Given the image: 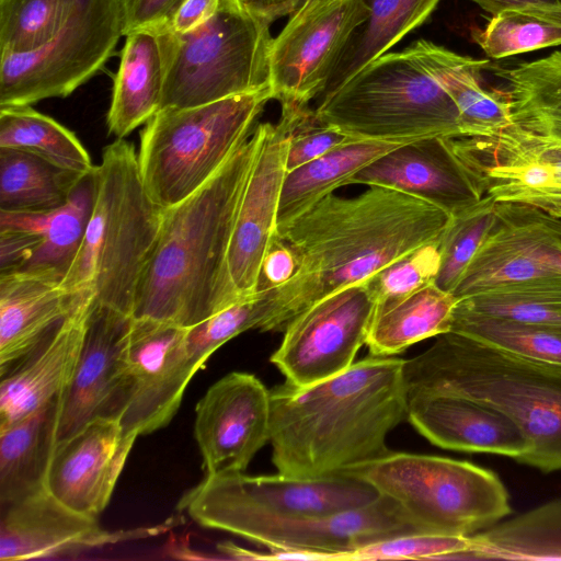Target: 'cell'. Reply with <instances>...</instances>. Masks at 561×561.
<instances>
[{
	"instance_id": "8d00e7d4",
	"label": "cell",
	"mask_w": 561,
	"mask_h": 561,
	"mask_svg": "<svg viewBox=\"0 0 561 561\" xmlns=\"http://www.w3.org/2000/svg\"><path fill=\"white\" fill-rule=\"evenodd\" d=\"M474 42L494 59L561 45V4L530 3L492 15Z\"/></svg>"
},
{
	"instance_id": "6da1fadb",
	"label": "cell",
	"mask_w": 561,
	"mask_h": 561,
	"mask_svg": "<svg viewBox=\"0 0 561 561\" xmlns=\"http://www.w3.org/2000/svg\"><path fill=\"white\" fill-rule=\"evenodd\" d=\"M450 215L407 193L371 185L355 197L329 194L275 231L294 250V276L267 293L262 332H284L301 312L437 241Z\"/></svg>"
},
{
	"instance_id": "7a4b0ae2",
	"label": "cell",
	"mask_w": 561,
	"mask_h": 561,
	"mask_svg": "<svg viewBox=\"0 0 561 561\" xmlns=\"http://www.w3.org/2000/svg\"><path fill=\"white\" fill-rule=\"evenodd\" d=\"M404 362L369 355L322 381L270 390L278 473L321 478L387 455L388 434L408 416Z\"/></svg>"
},
{
	"instance_id": "816d5d0a",
	"label": "cell",
	"mask_w": 561,
	"mask_h": 561,
	"mask_svg": "<svg viewBox=\"0 0 561 561\" xmlns=\"http://www.w3.org/2000/svg\"><path fill=\"white\" fill-rule=\"evenodd\" d=\"M482 10L494 15L508 8L520 7L530 3L561 4V0H471Z\"/></svg>"
},
{
	"instance_id": "f546056e",
	"label": "cell",
	"mask_w": 561,
	"mask_h": 561,
	"mask_svg": "<svg viewBox=\"0 0 561 561\" xmlns=\"http://www.w3.org/2000/svg\"><path fill=\"white\" fill-rule=\"evenodd\" d=\"M413 140H356L287 172L278 204L276 230L285 227L312 205L347 185L359 170Z\"/></svg>"
},
{
	"instance_id": "4fadbf2b",
	"label": "cell",
	"mask_w": 561,
	"mask_h": 561,
	"mask_svg": "<svg viewBox=\"0 0 561 561\" xmlns=\"http://www.w3.org/2000/svg\"><path fill=\"white\" fill-rule=\"evenodd\" d=\"M379 496L371 484L347 473L299 479L232 472L205 476L184 494L178 508L193 520L215 513L301 517L358 508Z\"/></svg>"
},
{
	"instance_id": "d6986e66",
	"label": "cell",
	"mask_w": 561,
	"mask_h": 561,
	"mask_svg": "<svg viewBox=\"0 0 561 561\" xmlns=\"http://www.w3.org/2000/svg\"><path fill=\"white\" fill-rule=\"evenodd\" d=\"M0 560L22 561L147 537L158 528L110 531L96 517L79 513L43 488L0 504Z\"/></svg>"
},
{
	"instance_id": "b9f144b4",
	"label": "cell",
	"mask_w": 561,
	"mask_h": 561,
	"mask_svg": "<svg viewBox=\"0 0 561 561\" xmlns=\"http://www.w3.org/2000/svg\"><path fill=\"white\" fill-rule=\"evenodd\" d=\"M266 310L267 291H256L187 328L186 344L196 368L203 367L209 356L232 337L260 329Z\"/></svg>"
},
{
	"instance_id": "f5cc1de1",
	"label": "cell",
	"mask_w": 561,
	"mask_h": 561,
	"mask_svg": "<svg viewBox=\"0 0 561 561\" xmlns=\"http://www.w3.org/2000/svg\"><path fill=\"white\" fill-rule=\"evenodd\" d=\"M547 213L557 217H561V209H554Z\"/></svg>"
},
{
	"instance_id": "836d02e7",
	"label": "cell",
	"mask_w": 561,
	"mask_h": 561,
	"mask_svg": "<svg viewBox=\"0 0 561 561\" xmlns=\"http://www.w3.org/2000/svg\"><path fill=\"white\" fill-rule=\"evenodd\" d=\"M466 559L561 560V500L470 536Z\"/></svg>"
},
{
	"instance_id": "1f68e13d",
	"label": "cell",
	"mask_w": 561,
	"mask_h": 561,
	"mask_svg": "<svg viewBox=\"0 0 561 561\" xmlns=\"http://www.w3.org/2000/svg\"><path fill=\"white\" fill-rule=\"evenodd\" d=\"M368 19L356 28L322 98L364 66L386 54L410 31L426 21L439 0H364Z\"/></svg>"
},
{
	"instance_id": "f35d334b",
	"label": "cell",
	"mask_w": 561,
	"mask_h": 561,
	"mask_svg": "<svg viewBox=\"0 0 561 561\" xmlns=\"http://www.w3.org/2000/svg\"><path fill=\"white\" fill-rule=\"evenodd\" d=\"M450 332L529 359L561 366V328L486 317L455 308Z\"/></svg>"
},
{
	"instance_id": "ba28073f",
	"label": "cell",
	"mask_w": 561,
	"mask_h": 561,
	"mask_svg": "<svg viewBox=\"0 0 561 561\" xmlns=\"http://www.w3.org/2000/svg\"><path fill=\"white\" fill-rule=\"evenodd\" d=\"M341 473L371 484L427 533L471 536L512 512L499 477L468 461L390 450Z\"/></svg>"
},
{
	"instance_id": "2e32d148",
	"label": "cell",
	"mask_w": 561,
	"mask_h": 561,
	"mask_svg": "<svg viewBox=\"0 0 561 561\" xmlns=\"http://www.w3.org/2000/svg\"><path fill=\"white\" fill-rule=\"evenodd\" d=\"M131 320L95 300L76 370L60 394L56 443L98 417L121 419L127 397Z\"/></svg>"
},
{
	"instance_id": "4316f807",
	"label": "cell",
	"mask_w": 561,
	"mask_h": 561,
	"mask_svg": "<svg viewBox=\"0 0 561 561\" xmlns=\"http://www.w3.org/2000/svg\"><path fill=\"white\" fill-rule=\"evenodd\" d=\"M409 48L457 106L461 136L492 137L512 125L505 92L482 85L481 71L489 60L461 56L427 39Z\"/></svg>"
},
{
	"instance_id": "f907efd6",
	"label": "cell",
	"mask_w": 561,
	"mask_h": 561,
	"mask_svg": "<svg viewBox=\"0 0 561 561\" xmlns=\"http://www.w3.org/2000/svg\"><path fill=\"white\" fill-rule=\"evenodd\" d=\"M543 226L542 247L548 263L561 273V217L540 209Z\"/></svg>"
},
{
	"instance_id": "ee69618b",
	"label": "cell",
	"mask_w": 561,
	"mask_h": 561,
	"mask_svg": "<svg viewBox=\"0 0 561 561\" xmlns=\"http://www.w3.org/2000/svg\"><path fill=\"white\" fill-rule=\"evenodd\" d=\"M470 547V536L414 533L359 547L347 560L466 559Z\"/></svg>"
},
{
	"instance_id": "9a60e30c",
	"label": "cell",
	"mask_w": 561,
	"mask_h": 561,
	"mask_svg": "<svg viewBox=\"0 0 561 561\" xmlns=\"http://www.w3.org/2000/svg\"><path fill=\"white\" fill-rule=\"evenodd\" d=\"M186 333L187 328L133 318L127 397L119 419L126 432L146 435L164 427L175 415L188 381L198 370Z\"/></svg>"
},
{
	"instance_id": "5b68a950",
	"label": "cell",
	"mask_w": 561,
	"mask_h": 561,
	"mask_svg": "<svg viewBox=\"0 0 561 561\" xmlns=\"http://www.w3.org/2000/svg\"><path fill=\"white\" fill-rule=\"evenodd\" d=\"M94 201L80 248L61 286L92 290L99 304L131 316L164 208L147 192L133 144L117 138L92 172Z\"/></svg>"
},
{
	"instance_id": "74e56055",
	"label": "cell",
	"mask_w": 561,
	"mask_h": 561,
	"mask_svg": "<svg viewBox=\"0 0 561 561\" xmlns=\"http://www.w3.org/2000/svg\"><path fill=\"white\" fill-rule=\"evenodd\" d=\"M456 309L523 323L561 328V274L462 297L458 299Z\"/></svg>"
},
{
	"instance_id": "e0dca14e",
	"label": "cell",
	"mask_w": 561,
	"mask_h": 561,
	"mask_svg": "<svg viewBox=\"0 0 561 561\" xmlns=\"http://www.w3.org/2000/svg\"><path fill=\"white\" fill-rule=\"evenodd\" d=\"M195 412L205 476L243 472L270 442V390L252 374L233 371L220 378Z\"/></svg>"
},
{
	"instance_id": "ab89813d",
	"label": "cell",
	"mask_w": 561,
	"mask_h": 561,
	"mask_svg": "<svg viewBox=\"0 0 561 561\" xmlns=\"http://www.w3.org/2000/svg\"><path fill=\"white\" fill-rule=\"evenodd\" d=\"M497 221V202L489 195L450 216L439 240L440 265L435 279L439 288L453 293L467 265Z\"/></svg>"
},
{
	"instance_id": "30bf717a",
	"label": "cell",
	"mask_w": 561,
	"mask_h": 561,
	"mask_svg": "<svg viewBox=\"0 0 561 561\" xmlns=\"http://www.w3.org/2000/svg\"><path fill=\"white\" fill-rule=\"evenodd\" d=\"M122 36L121 0H79L46 44L0 54V107L70 95L104 66Z\"/></svg>"
},
{
	"instance_id": "83f0119b",
	"label": "cell",
	"mask_w": 561,
	"mask_h": 561,
	"mask_svg": "<svg viewBox=\"0 0 561 561\" xmlns=\"http://www.w3.org/2000/svg\"><path fill=\"white\" fill-rule=\"evenodd\" d=\"M164 78L161 32L138 30L126 35L106 117L108 134L125 138L146 124L160 110Z\"/></svg>"
},
{
	"instance_id": "3957f363",
	"label": "cell",
	"mask_w": 561,
	"mask_h": 561,
	"mask_svg": "<svg viewBox=\"0 0 561 561\" xmlns=\"http://www.w3.org/2000/svg\"><path fill=\"white\" fill-rule=\"evenodd\" d=\"M260 144L257 125L196 192L164 208L133 318L191 328L239 297L228 255L240 198Z\"/></svg>"
},
{
	"instance_id": "277c9868",
	"label": "cell",
	"mask_w": 561,
	"mask_h": 561,
	"mask_svg": "<svg viewBox=\"0 0 561 561\" xmlns=\"http://www.w3.org/2000/svg\"><path fill=\"white\" fill-rule=\"evenodd\" d=\"M403 377L408 399L445 393L499 409L529 442L522 463L543 472L561 470V366L447 332L405 359Z\"/></svg>"
},
{
	"instance_id": "e575fe53",
	"label": "cell",
	"mask_w": 561,
	"mask_h": 561,
	"mask_svg": "<svg viewBox=\"0 0 561 561\" xmlns=\"http://www.w3.org/2000/svg\"><path fill=\"white\" fill-rule=\"evenodd\" d=\"M512 124L561 142V51L506 70Z\"/></svg>"
},
{
	"instance_id": "681fc988",
	"label": "cell",
	"mask_w": 561,
	"mask_h": 561,
	"mask_svg": "<svg viewBox=\"0 0 561 561\" xmlns=\"http://www.w3.org/2000/svg\"><path fill=\"white\" fill-rule=\"evenodd\" d=\"M240 9L262 21L272 24L277 19L290 15L302 0H233Z\"/></svg>"
},
{
	"instance_id": "4dcf8cb0",
	"label": "cell",
	"mask_w": 561,
	"mask_h": 561,
	"mask_svg": "<svg viewBox=\"0 0 561 561\" xmlns=\"http://www.w3.org/2000/svg\"><path fill=\"white\" fill-rule=\"evenodd\" d=\"M458 299L430 284L391 305L376 308L366 340L369 354L391 356L420 341L450 332Z\"/></svg>"
},
{
	"instance_id": "7dc6e473",
	"label": "cell",
	"mask_w": 561,
	"mask_h": 561,
	"mask_svg": "<svg viewBox=\"0 0 561 561\" xmlns=\"http://www.w3.org/2000/svg\"><path fill=\"white\" fill-rule=\"evenodd\" d=\"M297 267L294 250L274 233L261 265L256 291H272L278 288L294 276Z\"/></svg>"
},
{
	"instance_id": "d4e9b609",
	"label": "cell",
	"mask_w": 561,
	"mask_h": 561,
	"mask_svg": "<svg viewBox=\"0 0 561 561\" xmlns=\"http://www.w3.org/2000/svg\"><path fill=\"white\" fill-rule=\"evenodd\" d=\"M499 221L480 245L453 294L457 299L485 290L560 275L547 261L539 208L497 202Z\"/></svg>"
},
{
	"instance_id": "d590c367",
	"label": "cell",
	"mask_w": 561,
	"mask_h": 561,
	"mask_svg": "<svg viewBox=\"0 0 561 561\" xmlns=\"http://www.w3.org/2000/svg\"><path fill=\"white\" fill-rule=\"evenodd\" d=\"M0 148L28 152L82 174L95 167L71 130L31 105L0 107Z\"/></svg>"
},
{
	"instance_id": "603a6c76",
	"label": "cell",
	"mask_w": 561,
	"mask_h": 561,
	"mask_svg": "<svg viewBox=\"0 0 561 561\" xmlns=\"http://www.w3.org/2000/svg\"><path fill=\"white\" fill-rule=\"evenodd\" d=\"M95 295L87 290L70 313L27 355L1 376L0 427L59 397L76 370Z\"/></svg>"
},
{
	"instance_id": "f1b7e54d",
	"label": "cell",
	"mask_w": 561,
	"mask_h": 561,
	"mask_svg": "<svg viewBox=\"0 0 561 561\" xmlns=\"http://www.w3.org/2000/svg\"><path fill=\"white\" fill-rule=\"evenodd\" d=\"M60 396L0 427V504L43 488L56 446Z\"/></svg>"
},
{
	"instance_id": "8992f818",
	"label": "cell",
	"mask_w": 561,
	"mask_h": 561,
	"mask_svg": "<svg viewBox=\"0 0 561 561\" xmlns=\"http://www.w3.org/2000/svg\"><path fill=\"white\" fill-rule=\"evenodd\" d=\"M314 113L356 140L461 136L457 106L409 47L368 62L320 98Z\"/></svg>"
},
{
	"instance_id": "5bb4252c",
	"label": "cell",
	"mask_w": 561,
	"mask_h": 561,
	"mask_svg": "<svg viewBox=\"0 0 561 561\" xmlns=\"http://www.w3.org/2000/svg\"><path fill=\"white\" fill-rule=\"evenodd\" d=\"M376 302L364 282L319 300L284 330L271 362L286 382L306 387L346 370L366 344Z\"/></svg>"
},
{
	"instance_id": "d6a6232c",
	"label": "cell",
	"mask_w": 561,
	"mask_h": 561,
	"mask_svg": "<svg viewBox=\"0 0 561 561\" xmlns=\"http://www.w3.org/2000/svg\"><path fill=\"white\" fill-rule=\"evenodd\" d=\"M87 175L28 152L0 148V210H55L69 201Z\"/></svg>"
},
{
	"instance_id": "9c48e42d",
	"label": "cell",
	"mask_w": 561,
	"mask_h": 561,
	"mask_svg": "<svg viewBox=\"0 0 561 561\" xmlns=\"http://www.w3.org/2000/svg\"><path fill=\"white\" fill-rule=\"evenodd\" d=\"M270 27L233 0H221L217 12L196 28L160 31L165 59L160 110L197 106L270 87Z\"/></svg>"
},
{
	"instance_id": "7bdbcfd3",
	"label": "cell",
	"mask_w": 561,
	"mask_h": 561,
	"mask_svg": "<svg viewBox=\"0 0 561 561\" xmlns=\"http://www.w3.org/2000/svg\"><path fill=\"white\" fill-rule=\"evenodd\" d=\"M439 240L415 249L363 280L376 308L391 305L435 283L440 265Z\"/></svg>"
},
{
	"instance_id": "7402d4cb",
	"label": "cell",
	"mask_w": 561,
	"mask_h": 561,
	"mask_svg": "<svg viewBox=\"0 0 561 561\" xmlns=\"http://www.w3.org/2000/svg\"><path fill=\"white\" fill-rule=\"evenodd\" d=\"M350 184L397 190L427 201L450 216L484 196L451 150L448 137H426L401 145L359 170Z\"/></svg>"
},
{
	"instance_id": "ffe728a7",
	"label": "cell",
	"mask_w": 561,
	"mask_h": 561,
	"mask_svg": "<svg viewBox=\"0 0 561 561\" xmlns=\"http://www.w3.org/2000/svg\"><path fill=\"white\" fill-rule=\"evenodd\" d=\"M138 437L118 419L98 417L56 443L47 490L68 507L98 517L107 506Z\"/></svg>"
},
{
	"instance_id": "60d3db41",
	"label": "cell",
	"mask_w": 561,
	"mask_h": 561,
	"mask_svg": "<svg viewBox=\"0 0 561 561\" xmlns=\"http://www.w3.org/2000/svg\"><path fill=\"white\" fill-rule=\"evenodd\" d=\"M79 0H0V54L34 50L53 38Z\"/></svg>"
},
{
	"instance_id": "52a82bcc",
	"label": "cell",
	"mask_w": 561,
	"mask_h": 561,
	"mask_svg": "<svg viewBox=\"0 0 561 561\" xmlns=\"http://www.w3.org/2000/svg\"><path fill=\"white\" fill-rule=\"evenodd\" d=\"M270 87L184 108L158 111L141 131L137 152L141 178L163 208L202 187L252 134Z\"/></svg>"
},
{
	"instance_id": "cb8c5ba5",
	"label": "cell",
	"mask_w": 561,
	"mask_h": 561,
	"mask_svg": "<svg viewBox=\"0 0 561 561\" xmlns=\"http://www.w3.org/2000/svg\"><path fill=\"white\" fill-rule=\"evenodd\" d=\"M407 420L432 444L445 449L489 453L522 462L529 442L505 413L465 397L435 393L408 399Z\"/></svg>"
},
{
	"instance_id": "bcb514c9",
	"label": "cell",
	"mask_w": 561,
	"mask_h": 561,
	"mask_svg": "<svg viewBox=\"0 0 561 561\" xmlns=\"http://www.w3.org/2000/svg\"><path fill=\"white\" fill-rule=\"evenodd\" d=\"M185 0H121L124 36L138 30H168Z\"/></svg>"
},
{
	"instance_id": "c3c4849f",
	"label": "cell",
	"mask_w": 561,
	"mask_h": 561,
	"mask_svg": "<svg viewBox=\"0 0 561 561\" xmlns=\"http://www.w3.org/2000/svg\"><path fill=\"white\" fill-rule=\"evenodd\" d=\"M221 0H185L174 15L168 31L186 33L209 20L219 9Z\"/></svg>"
},
{
	"instance_id": "7c38bea8",
	"label": "cell",
	"mask_w": 561,
	"mask_h": 561,
	"mask_svg": "<svg viewBox=\"0 0 561 561\" xmlns=\"http://www.w3.org/2000/svg\"><path fill=\"white\" fill-rule=\"evenodd\" d=\"M364 0H302L270 49V88L280 107H305L325 90L357 27Z\"/></svg>"
},
{
	"instance_id": "44dd1931",
	"label": "cell",
	"mask_w": 561,
	"mask_h": 561,
	"mask_svg": "<svg viewBox=\"0 0 561 561\" xmlns=\"http://www.w3.org/2000/svg\"><path fill=\"white\" fill-rule=\"evenodd\" d=\"M92 172L81 181L69 201L55 210H0V274L26 272L62 280L80 248L91 215L95 193Z\"/></svg>"
},
{
	"instance_id": "484cf974",
	"label": "cell",
	"mask_w": 561,
	"mask_h": 561,
	"mask_svg": "<svg viewBox=\"0 0 561 561\" xmlns=\"http://www.w3.org/2000/svg\"><path fill=\"white\" fill-rule=\"evenodd\" d=\"M85 291L72 293L51 275L0 274V376L35 348Z\"/></svg>"
},
{
	"instance_id": "ac0fdd59",
	"label": "cell",
	"mask_w": 561,
	"mask_h": 561,
	"mask_svg": "<svg viewBox=\"0 0 561 561\" xmlns=\"http://www.w3.org/2000/svg\"><path fill=\"white\" fill-rule=\"evenodd\" d=\"M260 144L238 206L228 255L229 274L239 297L256 293L261 265L276 231L280 192L287 174L289 130L257 125Z\"/></svg>"
},
{
	"instance_id": "f6af8a7d",
	"label": "cell",
	"mask_w": 561,
	"mask_h": 561,
	"mask_svg": "<svg viewBox=\"0 0 561 561\" xmlns=\"http://www.w3.org/2000/svg\"><path fill=\"white\" fill-rule=\"evenodd\" d=\"M280 118L289 130L287 172L306 164L334 148L356 139L321 123L314 108L282 107Z\"/></svg>"
},
{
	"instance_id": "8fae6325",
	"label": "cell",
	"mask_w": 561,
	"mask_h": 561,
	"mask_svg": "<svg viewBox=\"0 0 561 561\" xmlns=\"http://www.w3.org/2000/svg\"><path fill=\"white\" fill-rule=\"evenodd\" d=\"M195 522L265 546L268 550L307 552L311 561L347 560L359 547L379 540L427 533L391 499L329 515L284 517L255 513H215Z\"/></svg>"
}]
</instances>
